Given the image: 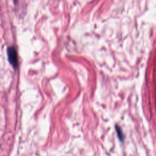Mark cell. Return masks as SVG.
Here are the masks:
<instances>
[{"instance_id": "6da1fadb", "label": "cell", "mask_w": 156, "mask_h": 156, "mask_svg": "<svg viewBox=\"0 0 156 156\" xmlns=\"http://www.w3.org/2000/svg\"><path fill=\"white\" fill-rule=\"evenodd\" d=\"M8 56L10 62L15 68L17 65V55L14 48L11 47L8 49Z\"/></svg>"}, {"instance_id": "7a4b0ae2", "label": "cell", "mask_w": 156, "mask_h": 156, "mask_svg": "<svg viewBox=\"0 0 156 156\" xmlns=\"http://www.w3.org/2000/svg\"><path fill=\"white\" fill-rule=\"evenodd\" d=\"M116 132H117L118 138H119V140L121 141H123L124 140V135H123L121 129L118 126H116Z\"/></svg>"}]
</instances>
